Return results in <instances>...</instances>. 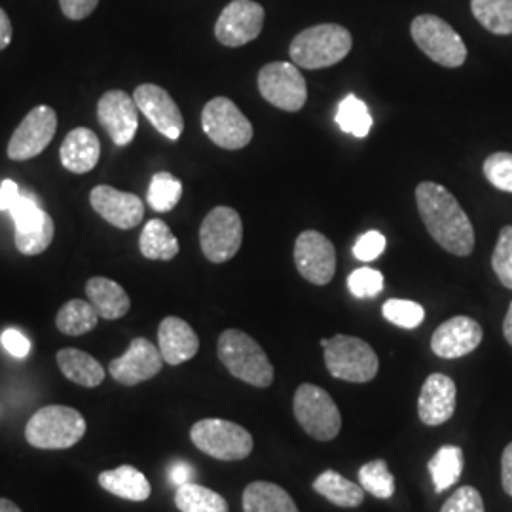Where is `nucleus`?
Masks as SVG:
<instances>
[{
    "label": "nucleus",
    "mask_w": 512,
    "mask_h": 512,
    "mask_svg": "<svg viewBox=\"0 0 512 512\" xmlns=\"http://www.w3.org/2000/svg\"><path fill=\"white\" fill-rule=\"evenodd\" d=\"M243 243V222L232 207H215L200 228L203 255L213 264H224L238 255Z\"/></svg>",
    "instance_id": "9b49d317"
},
{
    "label": "nucleus",
    "mask_w": 512,
    "mask_h": 512,
    "mask_svg": "<svg viewBox=\"0 0 512 512\" xmlns=\"http://www.w3.org/2000/svg\"><path fill=\"white\" fill-rule=\"evenodd\" d=\"M258 92L275 109L285 112H298L308 99V86L300 69L285 61L268 63L260 69Z\"/></svg>",
    "instance_id": "f8f14e48"
},
{
    "label": "nucleus",
    "mask_w": 512,
    "mask_h": 512,
    "mask_svg": "<svg viewBox=\"0 0 512 512\" xmlns=\"http://www.w3.org/2000/svg\"><path fill=\"white\" fill-rule=\"evenodd\" d=\"M293 410L300 427L315 440L336 439L342 429L340 410L323 387L300 385L294 393Z\"/></svg>",
    "instance_id": "6e6552de"
},
{
    "label": "nucleus",
    "mask_w": 512,
    "mask_h": 512,
    "mask_svg": "<svg viewBox=\"0 0 512 512\" xmlns=\"http://www.w3.org/2000/svg\"><path fill=\"white\" fill-rule=\"evenodd\" d=\"M135 105L147 116L148 122L169 141H179L184 120L175 99L156 84H141L133 93Z\"/></svg>",
    "instance_id": "a211bd4d"
},
{
    "label": "nucleus",
    "mask_w": 512,
    "mask_h": 512,
    "mask_svg": "<svg viewBox=\"0 0 512 512\" xmlns=\"http://www.w3.org/2000/svg\"><path fill=\"white\" fill-rule=\"evenodd\" d=\"M359 482L363 490L378 499H389L395 494V476L391 475L384 459L368 461L359 469Z\"/></svg>",
    "instance_id": "c9c22d12"
},
{
    "label": "nucleus",
    "mask_w": 512,
    "mask_h": 512,
    "mask_svg": "<svg viewBox=\"0 0 512 512\" xmlns=\"http://www.w3.org/2000/svg\"><path fill=\"white\" fill-rule=\"evenodd\" d=\"M482 327L467 315H456L444 321L433 332L431 349L442 359H459L473 353L482 342Z\"/></svg>",
    "instance_id": "aec40b11"
},
{
    "label": "nucleus",
    "mask_w": 512,
    "mask_h": 512,
    "mask_svg": "<svg viewBox=\"0 0 512 512\" xmlns=\"http://www.w3.org/2000/svg\"><path fill=\"white\" fill-rule=\"evenodd\" d=\"M101 158V143L95 131L76 128L67 133L59 150L61 165L74 175L90 173Z\"/></svg>",
    "instance_id": "5701e85b"
},
{
    "label": "nucleus",
    "mask_w": 512,
    "mask_h": 512,
    "mask_svg": "<svg viewBox=\"0 0 512 512\" xmlns=\"http://www.w3.org/2000/svg\"><path fill=\"white\" fill-rule=\"evenodd\" d=\"M19 194L21 192H19L18 184L10 181V179L2 181V184H0V209L10 211L12 205L18 202Z\"/></svg>",
    "instance_id": "a18cd8bd"
},
{
    "label": "nucleus",
    "mask_w": 512,
    "mask_h": 512,
    "mask_svg": "<svg viewBox=\"0 0 512 512\" xmlns=\"http://www.w3.org/2000/svg\"><path fill=\"white\" fill-rule=\"evenodd\" d=\"M313 490L325 499H329L332 505L342 509H355L365 501V490L361 484L351 482L346 476L336 471H325L315 478Z\"/></svg>",
    "instance_id": "cd10ccee"
},
{
    "label": "nucleus",
    "mask_w": 512,
    "mask_h": 512,
    "mask_svg": "<svg viewBox=\"0 0 512 512\" xmlns=\"http://www.w3.org/2000/svg\"><path fill=\"white\" fill-rule=\"evenodd\" d=\"M245 512H300L293 497L281 486L266 480L251 482L243 492Z\"/></svg>",
    "instance_id": "bb28decb"
},
{
    "label": "nucleus",
    "mask_w": 512,
    "mask_h": 512,
    "mask_svg": "<svg viewBox=\"0 0 512 512\" xmlns=\"http://www.w3.org/2000/svg\"><path fill=\"white\" fill-rule=\"evenodd\" d=\"M384 251L385 238L376 230L366 232L353 245V255H355L357 260H361V262H372V260H376L378 256L382 255Z\"/></svg>",
    "instance_id": "79ce46f5"
},
{
    "label": "nucleus",
    "mask_w": 512,
    "mask_h": 512,
    "mask_svg": "<svg viewBox=\"0 0 512 512\" xmlns=\"http://www.w3.org/2000/svg\"><path fill=\"white\" fill-rule=\"evenodd\" d=\"M385 319L401 329H418L423 319H425V310L418 302L412 300H401V298H391L387 300L382 308Z\"/></svg>",
    "instance_id": "e433bc0d"
},
{
    "label": "nucleus",
    "mask_w": 512,
    "mask_h": 512,
    "mask_svg": "<svg viewBox=\"0 0 512 512\" xmlns=\"http://www.w3.org/2000/svg\"><path fill=\"white\" fill-rule=\"evenodd\" d=\"M84 435V416L63 404L40 408L25 425V439L38 450H67L78 444Z\"/></svg>",
    "instance_id": "20e7f679"
},
{
    "label": "nucleus",
    "mask_w": 512,
    "mask_h": 512,
    "mask_svg": "<svg viewBox=\"0 0 512 512\" xmlns=\"http://www.w3.org/2000/svg\"><path fill=\"white\" fill-rule=\"evenodd\" d=\"M336 124L349 135L363 139L372 128V116H370V110L366 107V103H363L357 95H348L338 105Z\"/></svg>",
    "instance_id": "f704fd0d"
},
{
    "label": "nucleus",
    "mask_w": 512,
    "mask_h": 512,
    "mask_svg": "<svg viewBox=\"0 0 512 512\" xmlns=\"http://www.w3.org/2000/svg\"><path fill=\"white\" fill-rule=\"evenodd\" d=\"M294 264L306 281L325 287L336 274V249L321 232L306 230L294 243Z\"/></svg>",
    "instance_id": "4468645a"
},
{
    "label": "nucleus",
    "mask_w": 512,
    "mask_h": 512,
    "mask_svg": "<svg viewBox=\"0 0 512 512\" xmlns=\"http://www.w3.org/2000/svg\"><path fill=\"white\" fill-rule=\"evenodd\" d=\"M97 4H99V0H59L61 12L65 14V18L73 19V21L90 18L95 12Z\"/></svg>",
    "instance_id": "c03bdc74"
},
{
    "label": "nucleus",
    "mask_w": 512,
    "mask_h": 512,
    "mask_svg": "<svg viewBox=\"0 0 512 512\" xmlns=\"http://www.w3.org/2000/svg\"><path fill=\"white\" fill-rule=\"evenodd\" d=\"M321 346L325 349V365L332 378L351 384H366L376 378L380 361L365 340L336 334L332 338H323Z\"/></svg>",
    "instance_id": "39448f33"
},
{
    "label": "nucleus",
    "mask_w": 512,
    "mask_h": 512,
    "mask_svg": "<svg viewBox=\"0 0 512 512\" xmlns=\"http://www.w3.org/2000/svg\"><path fill=\"white\" fill-rule=\"evenodd\" d=\"M10 215L16 228L14 243L21 255H42L52 245L55 236L54 220L40 207L33 194H19L18 202L10 209Z\"/></svg>",
    "instance_id": "9d476101"
},
{
    "label": "nucleus",
    "mask_w": 512,
    "mask_h": 512,
    "mask_svg": "<svg viewBox=\"0 0 512 512\" xmlns=\"http://www.w3.org/2000/svg\"><path fill=\"white\" fill-rule=\"evenodd\" d=\"M484 177L501 192L512 194V154L511 152H495L484 160Z\"/></svg>",
    "instance_id": "4c0bfd02"
},
{
    "label": "nucleus",
    "mask_w": 512,
    "mask_h": 512,
    "mask_svg": "<svg viewBox=\"0 0 512 512\" xmlns=\"http://www.w3.org/2000/svg\"><path fill=\"white\" fill-rule=\"evenodd\" d=\"M433 484H435V492L442 494L444 490H448L450 486H454L459 480V476L463 473V452L459 446L448 444L442 446L439 452L433 456L427 465Z\"/></svg>",
    "instance_id": "2f4dec72"
},
{
    "label": "nucleus",
    "mask_w": 512,
    "mask_h": 512,
    "mask_svg": "<svg viewBox=\"0 0 512 512\" xmlns=\"http://www.w3.org/2000/svg\"><path fill=\"white\" fill-rule=\"evenodd\" d=\"M135 99L124 90H110L97 103V120L116 147H128L139 128Z\"/></svg>",
    "instance_id": "f3484780"
},
{
    "label": "nucleus",
    "mask_w": 512,
    "mask_h": 512,
    "mask_svg": "<svg viewBox=\"0 0 512 512\" xmlns=\"http://www.w3.org/2000/svg\"><path fill=\"white\" fill-rule=\"evenodd\" d=\"M219 359L226 370L245 384L270 387L274 366L255 338L238 329L224 330L219 336Z\"/></svg>",
    "instance_id": "7ed1b4c3"
},
{
    "label": "nucleus",
    "mask_w": 512,
    "mask_h": 512,
    "mask_svg": "<svg viewBox=\"0 0 512 512\" xmlns=\"http://www.w3.org/2000/svg\"><path fill=\"white\" fill-rule=\"evenodd\" d=\"M12 42V23L8 14L0 8V52L6 50Z\"/></svg>",
    "instance_id": "09e8293b"
},
{
    "label": "nucleus",
    "mask_w": 512,
    "mask_h": 512,
    "mask_svg": "<svg viewBox=\"0 0 512 512\" xmlns=\"http://www.w3.org/2000/svg\"><path fill=\"white\" fill-rule=\"evenodd\" d=\"M353 48V38L346 27L336 23L313 25L298 33L289 54L296 67L317 71L340 63Z\"/></svg>",
    "instance_id": "f03ea898"
},
{
    "label": "nucleus",
    "mask_w": 512,
    "mask_h": 512,
    "mask_svg": "<svg viewBox=\"0 0 512 512\" xmlns=\"http://www.w3.org/2000/svg\"><path fill=\"white\" fill-rule=\"evenodd\" d=\"M458 389L450 376L431 374L421 385L418 414L425 425L437 427L450 420L456 412Z\"/></svg>",
    "instance_id": "412c9836"
},
{
    "label": "nucleus",
    "mask_w": 512,
    "mask_h": 512,
    "mask_svg": "<svg viewBox=\"0 0 512 512\" xmlns=\"http://www.w3.org/2000/svg\"><path fill=\"white\" fill-rule=\"evenodd\" d=\"M93 211L120 230H131L145 219V203L129 192L116 190L109 184L95 186L90 194Z\"/></svg>",
    "instance_id": "6ab92c4d"
},
{
    "label": "nucleus",
    "mask_w": 512,
    "mask_h": 512,
    "mask_svg": "<svg viewBox=\"0 0 512 512\" xmlns=\"http://www.w3.org/2000/svg\"><path fill=\"white\" fill-rule=\"evenodd\" d=\"M57 131V114L52 107L40 105L21 120L18 129L10 137L8 143V158L14 162L33 160L42 154L48 145L54 141Z\"/></svg>",
    "instance_id": "ddd939ff"
},
{
    "label": "nucleus",
    "mask_w": 512,
    "mask_h": 512,
    "mask_svg": "<svg viewBox=\"0 0 512 512\" xmlns=\"http://www.w3.org/2000/svg\"><path fill=\"white\" fill-rule=\"evenodd\" d=\"M0 342L2 346L6 348V351L18 359H23L31 353V342L16 329H8L2 332L0 336Z\"/></svg>",
    "instance_id": "37998d69"
},
{
    "label": "nucleus",
    "mask_w": 512,
    "mask_h": 512,
    "mask_svg": "<svg viewBox=\"0 0 512 512\" xmlns=\"http://www.w3.org/2000/svg\"><path fill=\"white\" fill-rule=\"evenodd\" d=\"M99 486L105 492L128 501H147L152 494L147 476L131 465H120L112 471H103L99 475Z\"/></svg>",
    "instance_id": "393cba45"
},
{
    "label": "nucleus",
    "mask_w": 512,
    "mask_h": 512,
    "mask_svg": "<svg viewBox=\"0 0 512 512\" xmlns=\"http://www.w3.org/2000/svg\"><path fill=\"white\" fill-rule=\"evenodd\" d=\"M384 275L372 268H359L348 277L349 293L355 298H374L384 291Z\"/></svg>",
    "instance_id": "ea45409f"
},
{
    "label": "nucleus",
    "mask_w": 512,
    "mask_h": 512,
    "mask_svg": "<svg viewBox=\"0 0 512 512\" xmlns=\"http://www.w3.org/2000/svg\"><path fill=\"white\" fill-rule=\"evenodd\" d=\"M416 203L427 232L444 251L456 256L473 253V222L450 190H446L442 184L425 181L416 188Z\"/></svg>",
    "instance_id": "f257e3e1"
},
{
    "label": "nucleus",
    "mask_w": 512,
    "mask_h": 512,
    "mask_svg": "<svg viewBox=\"0 0 512 512\" xmlns=\"http://www.w3.org/2000/svg\"><path fill=\"white\" fill-rule=\"evenodd\" d=\"M471 12L492 35H512V0H471Z\"/></svg>",
    "instance_id": "7c9ffc66"
},
{
    "label": "nucleus",
    "mask_w": 512,
    "mask_h": 512,
    "mask_svg": "<svg viewBox=\"0 0 512 512\" xmlns=\"http://www.w3.org/2000/svg\"><path fill=\"white\" fill-rule=\"evenodd\" d=\"M0 512H23L18 505L6 497H0Z\"/></svg>",
    "instance_id": "3c124183"
},
{
    "label": "nucleus",
    "mask_w": 512,
    "mask_h": 512,
    "mask_svg": "<svg viewBox=\"0 0 512 512\" xmlns=\"http://www.w3.org/2000/svg\"><path fill=\"white\" fill-rule=\"evenodd\" d=\"M503 334H505V340L512 346V302L507 315H505V321H503Z\"/></svg>",
    "instance_id": "8fccbe9b"
},
{
    "label": "nucleus",
    "mask_w": 512,
    "mask_h": 512,
    "mask_svg": "<svg viewBox=\"0 0 512 512\" xmlns=\"http://www.w3.org/2000/svg\"><path fill=\"white\" fill-rule=\"evenodd\" d=\"M190 439L200 452L220 461L249 458L255 446L251 433L245 427L217 418L196 421L190 429Z\"/></svg>",
    "instance_id": "423d86ee"
},
{
    "label": "nucleus",
    "mask_w": 512,
    "mask_h": 512,
    "mask_svg": "<svg viewBox=\"0 0 512 512\" xmlns=\"http://www.w3.org/2000/svg\"><path fill=\"white\" fill-rule=\"evenodd\" d=\"M492 268L501 285L512 291V226H505L499 232L492 255Z\"/></svg>",
    "instance_id": "58836bf2"
},
{
    "label": "nucleus",
    "mask_w": 512,
    "mask_h": 512,
    "mask_svg": "<svg viewBox=\"0 0 512 512\" xmlns=\"http://www.w3.org/2000/svg\"><path fill=\"white\" fill-rule=\"evenodd\" d=\"M164 363L158 346H154L147 338H135L122 357L110 361L109 372L118 384L131 387L158 376Z\"/></svg>",
    "instance_id": "dca6fc26"
},
{
    "label": "nucleus",
    "mask_w": 512,
    "mask_h": 512,
    "mask_svg": "<svg viewBox=\"0 0 512 512\" xmlns=\"http://www.w3.org/2000/svg\"><path fill=\"white\" fill-rule=\"evenodd\" d=\"M175 505L181 512H228V503L222 495L202 484L188 482L177 488Z\"/></svg>",
    "instance_id": "473e14b6"
},
{
    "label": "nucleus",
    "mask_w": 512,
    "mask_h": 512,
    "mask_svg": "<svg viewBox=\"0 0 512 512\" xmlns=\"http://www.w3.org/2000/svg\"><path fill=\"white\" fill-rule=\"evenodd\" d=\"M410 35L423 54L446 69H458L467 61V46L463 38L439 16H418L410 25Z\"/></svg>",
    "instance_id": "0eeeda50"
},
{
    "label": "nucleus",
    "mask_w": 512,
    "mask_h": 512,
    "mask_svg": "<svg viewBox=\"0 0 512 512\" xmlns=\"http://www.w3.org/2000/svg\"><path fill=\"white\" fill-rule=\"evenodd\" d=\"M264 27V8L255 0H232L220 12L215 37L222 46L239 48L253 42Z\"/></svg>",
    "instance_id": "2eb2a0df"
},
{
    "label": "nucleus",
    "mask_w": 512,
    "mask_h": 512,
    "mask_svg": "<svg viewBox=\"0 0 512 512\" xmlns=\"http://www.w3.org/2000/svg\"><path fill=\"white\" fill-rule=\"evenodd\" d=\"M158 348L167 365H183L200 351V338L184 319L171 315L160 323Z\"/></svg>",
    "instance_id": "4be33fe9"
},
{
    "label": "nucleus",
    "mask_w": 512,
    "mask_h": 512,
    "mask_svg": "<svg viewBox=\"0 0 512 512\" xmlns=\"http://www.w3.org/2000/svg\"><path fill=\"white\" fill-rule=\"evenodd\" d=\"M183 198V183L167 173H156L148 184L147 202L156 213H169L173 211Z\"/></svg>",
    "instance_id": "72a5a7b5"
},
{
    "label": "nucleus",
    "mask_w": 512,
    "mask_h": 512,
    "mask_svg": "<svg viewBox=\"0 0 512 512\" xmlns=\"http://www.w3.org/2000/svg\"><path fill=\"white\" fill-rule=\"evenodd\" d=\"M501 482L503 490L512 497V442L501 456Z\"/></svg>",
    "instance_id": "de8ad7c7"
},
{
    "label": "nucleus",
    "mask_w": 512,
    "mask_h": 512,
    "mask_svg": "<svg viewBox=\"0 0 512 512\" xmlns=\"http://www.w3.org/2000/svg\"><path fill=\"white\" fill-rule=\"evenodd\" d=\"M440 512H486L480 492L473 486H461L458 492L444 503Z\"/></svg>",
    "instance_id": "a19ab883"
},
{
    "label": "nucleus",
    "mask_w": 512,
    "mask_h": 512,
    "mask_svg": "<svg viewBox=\"0 0 512 512\" xmlns=\"http://www.w3.org/2000/svg\"><path fill=\"white\" fill-rule=\"evenodd\" d=\"M86 296L97 315L107 321L122 319L131 308V300L124 287L109 277H92L86 283Z\"/></svg>",
    "instance_id": "b1692460"
},
{
    "label": "nucleus",
    "mask_w": 512,
    "mask_h": 512,
    "mask_svg": "<svg viewBox=\"0 0 512 512\" xmlns=\"http://www.w3.org/2000/svg\"><path fill=\"white\" fill-rule=\"evenodd\" d=\"M202 128L217 147L226 150H241L253 141V124L228 97H215L203 107Z\"/></svg>",
    "instance_id": "1a4fd4ad"
},
{
    "label": "nucleus",
    "mask_w": 512,
    "mask_h": 512,
    "mask_svg": "<svg viewBox=\"0 0 512 512\" xmlns=\"http://www.w3.org/2000/svg\"><path fill=\"white\" fill-rule=\"evenodd\" d=\"M169 478H171V482L179 488V486H183V484L192 482L194 469H192L188 463H184V461H177V463H173L171 469H169Z\"/></svg>",
    "instance_id": "49530a36"
},
{
    "label": "nucleus",
    "mask_w": 512,
    "mask_h": 512,
    "mask_svg": "<svg viewBox=\"0 0 512 512\" xmlns=\"http://www.w3.org/2000/svg\"><path fill=\"white\" fill-rule=\"evenodd\" d=\"M57 366L67 380L82 387H97L105 380V368L86 351L65 348L57 353Z\"/></svg>",
    "instance_id": "a878e982"
},
{
    "label": "nucleus",
    "mask_w": 512,
    "mask_h": 512,
    "mask_svg": "<svg viewBox=\"0 0 512 512\" xmlns=\"http://www.w3.org/2000/svg\"><path fill=\"white\" fill-rule=\"evenodd\" d=\"M141 255L148 260H173L179 255V239L173 236L164 220L150 219L139 238Z\"/></svg>",
    "instance_id": "c85d7f7f"
},
{
    "label": "nucleus",
    "mask_w": 512,
    "mask_h": 512,
    "mask_svg": "<svg viewBox=\"0 0 512 512\" xmlns=\"http://www.w3.org/2000/svg\"><path fill=\"white\" fill-rule=\"evenodd\" d=\"M99 319L101 317L88 300L73 298L57 311L55 327L67 336H82L86 332H92L97 327Z\"/></svg>",
    "instance_id": "c756f323"
}]
</instances>
